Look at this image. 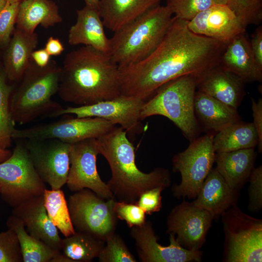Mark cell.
<instances>
[{
  "instance_id": "obj_16",
  "label": "cell",
  "mask_w": 262,
  "mask_h": 262,
  "mask_svg": "<svg viewBox=\"0 0 262 262\" xmlns=\"http://www.w3.org/2000/svg\"><path fill=\"white\" fill-rule=\"evenodd\" d=\"M130 229V234L135 241L141 262H190L201 260L202 251L183 247L173 234H169V246H164L158 243V237L150 221H146L142 225Z\"/></svg>"
},
{
  "instance_id": "obj_21",
  "label": "cell",
  "mask_w": 262,
  "mask_h": 262,
  "mask_svg": "<svg viewBox=\"0 0 262 262\" xmlns=\"http://www.w3.org/2000/svg\"><path fill=\"white\" fill-rule=\"evenodd\" d=\"M68 42L71 46L83 45L109 53L110 40L105 34L98 9L85 5L77 10L76 22L69 29Z\"/></svg>"
},
{
  "instance_id": "obj_13",
  "label": "cell",
  "mask_w": 262,
  "mask_h": 262,
  "mask_svg": "<svg viewBox=\"0 0 262 262\" xmlns=\"http://www.w3.org/2000/svg\"><path fill=\"white\" fill-rule=\"evenodd\" d=\"M25 145L39 176L52 190L66 183L71 144L54 138L26 139Z\"/></svg>"
},
{
  "instance_id": "obj_23",
  "label": "cell",
  "mask_w": 262,
  "mask_h": 262,
  "mask_svg": "<svg viewBox=\"0 0 262 262\" xmlns=\"http://www.w3.org/2000/svg\"><path fill=\"white\" fill-rule=\"evenodd\" d=\"M238 191L232 189L216 168H212L193 203L213 216L221 215L236 203Z\"/></svg>"
},
{
  "instance_id": "obj_1",
  "label": "cell",
  "mask_w": 262,
  "mask_h": 262,
  "mask_svg": "<svg viewBox=\"0 0 262 262\" xmlns=\"http://www.w3.org/2000/svg\"><path fill=\"white\" fill-rule=\"evenodd\" d=\"M188 22L174 16L151 54L119 69L121 94L146 100L167 82L187 75L197 77L219 64L227 44L194 33Z\"/></svg>"
},
{
  "instance_id": "obj_20",
  "label": "cell",
  "mask_w": 262,
  "mask_h": 262,
  "mask_svg": "<svg viewBox=\"0 0 262 262\" xmlns=\"http://www.w3.org/2000/svg\"><path fill=\"white\" fill-rule=\"evenodd\" d=\"M245 33L237 35L227 45L219 65L245 83L262 82V67L256 60Z\"/></svg>"
},
{
  "instance_id": "obj_26",
  "label": "cell",
  "mask_w": 262,
  "mask_h": 262,
  "mask_svg": "<svg viewBox=\"0 0 262 262\" xmlns=\"http://www.w3.org/2000/svg\"><path fill=\"white\" fill-rule=\"evenodd\" d=\"M256 157L253 148L216 153L215 168L229 186L238 191L249 179Z\"/></svg>"
},
{
  "instance_id": "obj_14",
  "label": "cell",
  "mask_w": 262,
  "mask_h": 262,
  "mask_svg": "<svg viewBox=\"0 0 262 262\" xmlns=\"http://www.w3.org/2000/svg\"><path fill=\"white\" fill-rule=\"evenodd\" d=\"M99 154L97 139L71 144L70 167L66 183L70 191L75 192L87 188L104 199L115 197L98 172L97 158Z\"/></svg>"
},
{
  "instance_id": "obj_18",
  "label": "cell",
  "mask_w": 262,
  "mask_h": 262,
  "mask_svg": "<svg viewBox=\"0 0 262 262\" xmlns=\"http://www.w3.org/2000/svg\"><path fill=\"white\" fill-rule=\"evenodd\" d=\"M12 215L23 222L31 235L61 251L62 239L48 215L43 195L33 197L14 207Z\"/></svg>"
},
{
  "instance_id": "obj_5",
  "label": "cell",
  "mask_w": 262,
  "mask_h": 262,
  "mask_svg": "<svg viewBox=\"0 0 262 262\" xmlns=\"http://www.w3.org/2000/svg\"><path fill=\"white\" fill-rule=\"evenodd\" d=\"M60 71L61 67L53 60L45 67L38 66L31 60L10 100L15 123L23 124L39 117H57L63 108L52 97L58 90Z\"/></svg>"
},
{
  "instance_id": "obj_9",
  "label": "cell",
  "mask_w": 262,
  "mask_h": 262,
  "mask_svg": "<svg viewBox=\"0 0 262 262\" xmlns=\"http://www.w3.org/2000/svg\"><path fill=\"white\" fill-rule=\"evenodd\" d=\"M213 136V134L208 133L197 137L185 150L173 157V171L179 172L181 179L179 184H174L172 186L175 197L196 198L215 162Z\"/></svg>"
},
{
  "instance_id": "obj_12",
  "label": "cell",
  "mask_w": 262,
  "mask_h": 262,
  "mask_svg": "<svg viewBox=\"0 0 262 262\" xmlns=\"http://www.w3.org/2000/svg\"><path fill=\"white\" fill-rule=\"evenodd\" d=\"M146 100L121 94L113 99L85 106L67 107L57 116L74 115L78 117H97L119 125L127 133L134 135L144 131L140 112Z\"/></svg>"
},
{
  "instance_id": "obj_8",
  "label": "cell",
  "mask_w": 262,
  "mask_h": 262,
  "mask_svg": "<svg viewBox=\"0 0 262 262\" xmlns=\"http://www.w3.org/2000/svg\"><path fill=\"white\" fill-rule=\"evenodd\" d=\"M46 189L25 144H16L10 156L0 163L2 198L15 207L33 197L43 195Z\"/></svg>"
},
{
  "instance_id": "obj_40",
  "label": "cell",
  "mask_w": 262,
  "mask_h": 262,
  "mask_svg": "<svg viewBox=\"0 0 262 262\" xmlns=\"http://www.w3.org/2000/svg\"><path fill=\"white\" fill-rule=\"evenodd\" d=\"M157 187L143 192L135 203L147 214H151L160 211L162 207V192L164 189Z\"/></svg>"
},
{
  "instance_id": "obj_33",
  "label": "cell",
  "mask_w": 262,
  "mask_h": 262,
  "mask_svg": "<svg viewBox=\"0 0 262 262\" xmlns=\"http://www.w3.org/2000/svg\"><path fill=\"white\" fill-rule=\"evenodd\" d=\"M98 260L100 262H136L123 239L115 232L106 239Z\"/></svg>"
},
{
  "instance_id": "obj_27",
  "label": "cell",
  "mask_w": 262,
  "mask_h": 262,
  "mask_svg": "<svg viewBox=\"0 0 262 262\" xmlns=\"http://www.w3.org/2000/svg\"><path fill=\"white\" fill-rule=\"evenodd\" d=\"M56 3L51 0H23L19 2L16 28L29 33L41 25L45 28L62 21Z\"/></svg>"
},
{
  "instance_id": "obj_31",
  "label": "cell",
  "mask_w": 262,
  "mask_h": 262,
  "mask_svg": "<svg viewBox=\"0 0 262 262\" xmlns=\"http://www.w3.org/2000/svg\"><path fill=\"white\" fill-rule=\"evenodd\" d=\"M43 196L44 206L54 225L65 237L74 234L76 230L71 222L64 192L61 189H46Z\"/></svg>"
},
{
  "instance_id": "obj_41",
  "label": "cell",
  "mask_w": 262,
  "mask_h": 262,
  "mask_svg": "<svg viewBox=\"0 0 262 262\" xmlns=\"http://www.w3.org/2000/svg\"><path fill=\"white\" fill-rule=\"evenodd\" d=\"M252 111L254 127L259 137L258 149L259 152L262 150V99L260 98L256 101L251 98Z\"/></svg>"
},
{
  "instance_id": "obj_32",
  "label": "cell",
  "mask_w": 262,
  "mask_h": 262,
  "mask_svg": "<svg viewBox=\"0 0 262 262\" xmlns=\"http://www.w3.org/2000/svg\"><path fill=\"white\" fill-rule=\"evenodd\" d=\"M4 73L0 74V148L7 149L12 145L16 128L10 107L12 87L6 82Z\"/></svg>"
},
{
  "instance_id": "obj_17",
  "label": "cell",
  "mask_w": 262,
  "mask_h": 262,
  "mask_svg": "<svg viewBox=\"0 0 262 262\" xmlns=\"http://www.w3.org/2000/svg\"><path fill=\"white\" fill-rule=\"evenodd\" d=\"M192 32L228 44L246 28L227 5L213 4L188 22Z\"/></svg>"
},
{
  "instance_id": "obj_45",
  "label": "cell",
  "mask_w": 262,
  "mask_h": 262,
  "mask_svg": "<svg viewBox=\"0 0 262 262\" xmlns=\"http://www.w3.org/2000/svg\"><path fill=\"white\" fill-rule=\"evenodd\" d=\"M51 262H74V261L60 252L52 259Z\"/></svg>"
},
{
  "instance_id": "obj_35",
  "label": "cell",
  "mask_w": 262,
  "mask_h": 262,
  "mask_svg": "<svg viewBox=\"0 0 262 262\" xmlns=\"http://www.w3.org/2000/svg\"><path fill=\"white\" fill-rule=\"evenodd\" d=\"M213 5L212 0H166V6L174 16L189 21L201 11Z\"/></svg>"
},
{
  "instance_id": "obj_37",
  "label": "cell",
  "mask_w": 262,
  "mask_h": 262,
  "mask_svg": "<svg viewBox=\"0 0 262 262\" xmlns=\"http://www.w3.org/2000/svg\"><path fill=\"white\" fill-rule=\"evenodd\" d=\"M19 2L7 1L0 12V46L7 45L11 38Z\"/></svg>"
},
{
  "instance_id": "obj_42",
  "label": "cell",
  "mask_w": 262,
  "mask_h": 262,
  "mask_svg": "<svg viewBox=\"0 0 262 262\" xmlns=\"http://www.w3.org/2000/svg\"><path fill=\"white\" fill-rule=\"evenodd\" d=\"M250 47L254 57L262 67V26L259 25L251 35Z\"/></svg>"
},
{
  "instance_id": "obj_38",
  "label": "cell",
  "mask_w": 262,
  "mask_h": 262,
  "mask_svg": "<svg viewBox=\"0 0 262 262\" xmlns=\"http://www.w3.org/2000/svg\"><path fill=\"white\" fill-rule=\"evenodd\" d=\"M114 211L117 218L125 221L130 228L141 225L146 221V214L136 203L116 200Z\"/></svg>"
},
{
  "instance_id": "obj_4",
  "label": "cell",
  "mask_w": 262,
  "mask_h": 262,
  "mask_svg": "<svg viewBox=\"0 0 262 262\" xmlns=\"http://www.w3.org/2000/svg\"><path fill=\"white\" fill-rule=\"evenodd\" d=\"M173 15L166 5L159 4L114 32L109 54L119 69L143 60L154 51L171 25Z\"/></svg>"
},
{
  "instance_id": "obj_2",
  "label": "cell",
  "mask_w": 262,
  "mask_h": 262,
  "mask_svg": "<svg viewBox=\"0 0 262 262\" xmlns=\"http://www.w3.org/2000/svg\"><path fill=\"white\" fill-rule=\"evenodd\" d=\"M57 93L78 106L116 98L121 94L119 68L109 53L82 46L66 55Z\"/></svg>"
},
{
  "instance_id": "obj_36",
  "label": "cell",
  "mask_w": 262,
  "mask_h": 262,
  "mask_svg": "<svg viewBox=\"0 0 262 262\" xmlns=\"http://www.w3.org/2000/svg\"><path fill=\"white\" fill-rule=\"evenodd\" d=\"M16 234L11 228L0 233V262H22Z\"/></svg>"
},
{
  "instance_id": "obj_43",
  "label": "cell",
  "mask_w": 262,
  "mask_h": 262,
  "mask_svg": "<svg viewBox=\"0 0 262 262\" xmlns=\"http://www.w3.org/2000/svg\"><path fill=\"white\" fill-rule=\"evenodd\" d=\"M44 49L50 56L59 55L65 50L64 46L61 41L52 36L48 38Z\"/></svg>"
},
{
  "instance_id": "obj_34",
  "label": "cell",
  "mask_w": 262,
  "mask_h": 262,
  "mask_svg": "<svg viewBox=\"0 0 262 262\" xmlns=\"http://www.w3.org/2000/svg\"><path fill=\"white\" fill-rule=\"evenodd\" d=\"M227 5L246 28L262 20V0H230Z\"/></svg>"
},
{
  "instance_id": "obj_47",
  "label": "cell",
  "mask_w": 262,
  "mask_h": 262,
  "mask_svg": "<svg viewBox=\"0 0 262 262\" xmlns=\"http://www.w3.org/2000/svg\"><path fill=\"white\" fill-rule=\"evenodd\" d=\"M100 0H84L85 5L98 9Z\"/></svg>"
},
{
  "instance_id": "obj_28",
  "label": "cell",
  "mask_w": 262,
  "mask_h": 262,
  "mask_svg": "<svg viewBox=\"0 0 262 262\" xmlns=\"http://www.w3.org/2000/svg\"><path fill=\"white\" fill-rule=\"evenodd\" d=\"M215 153L254 148L259 137L253 123L242 121L228 126L216 133L213 138Z\"/></svg>"
},
{
  "instance_id": "obj_39",
  "label": "cell",
  "mask_w": 262,
  "mask_h": 262,
  "mask_svg": "<svg viewBox=\"0 0 262 262\" xmlns=\"http://www.w3.org/2000/svg\"><path fill=\"white\" fill-rule=\"evenodd\" d=\"M248 209L252 212L260 210L262 207V166L254 168L249 178Z\"/></svg>"
},
{
  "instance_id": "obj_48",
  "label": "cell",
  "mask_w": 262,
  "mask_h": 262,
  "mask_svg": "<svg viewBox=\"0 0 262 262\" xmlns=\"http://www.w3.org/2000/svg\"><path fill=\"white\" fill-rule=\"evenodd\" d=\"M213 4L227 5L230 0H212Z\"/></svg>"
},
{
  "instance_id": "obj_6",
  "label": "cell",
  "mask_w": 262,
  "mask_h": 262,
  "mask_svg": "<svg viewBox=\"0 0 262 262\" xmlns=\"http://www.w3.org/2000/svg\"><path fill=\"white\" fill-rule=\"evenodd\" d=\"M196 89V77L192 75L182 76L167 82L145 101L140 119L156 115L165 116L192 142L199 133L194 111Z\"/></svg>"
},
{
  "instance_id": "obj_7",
  "label": "cell",
  "mask_w": 262,
  "mask_h": 262,
  "mask_svg": "<svg viewBox=\"0 0 262 262\" xmlns=\"http://www.w3.org/2000/svg\"><path fill=\"white\" fill-rule=\"evenodd\" d=\"M225 234L224 262L262 261V220L241 211L236 203L221 215Z\"/></svg>"
},
{
  "instance_id": "obj_29",
  "label": "cell",
  "mask_w": 262,
  "mask_h": 262,
  "mask_svg": "<svg viewBox=\"0 0 262 262\" xmlns=\"http://www.w3.org/2000/svg\"><path fill=\"white\" fill-rule=\"evenodd\" d=\"M6 224L8 228L12 229L16 234L23 262H51L61 252L31 235L23 222L15 216H10Z\"/></svg>"
},
{
  "instance_id": "obj_22",
  "label": "cell",
  "mask_w": 262,
  "mask_h": 262,
  "mask_svg": "<svg viewBox=\"0 0 262 262\" xmlns=\"http://www.w3.org/2000/svg\"><path fill=\"white\" fill-rule=\"evenodd\" d=\"M194 111L197 122L214 135L228 126L242 121L237 109L202 92H196Z\"/></svg>"
},
{
  "instance_id": "obj_11",
  "label": "cell",
  "mask_w": 262,
  "mask_h": 262,
  "mask_svg": "<svg viewBox=\"0 0 262 262\" xmlns=\"http://www.w3.org/2000/svg\"><path fill=\"white\" fill-rule=\"evenodd\" d=\"M116 126L108 120L97 117H71L25 129H16L13 138H54L73 144L88 139H98Z\"/></svg>"
},
{
  "instance_id": "obj_46",
  "label": "cell",
  "mask_w": 262,
  "mask_h": 262,
  "mask_svg": "<svg viewBox=\"0 0 262 262\" xmlns=\"http://www.w3.org/2000/svg\"><path fill=\"white\" fill-rule=\"evenodd\" d=\"M11 154V151L0 148V163L8 159Z\"/></svg>"
},
{
  "instance_id": "obj_44",
  "label": "cell",
  "mask_w": 262,
  "mask_h": 262,
  "mask_svg": "<svg viewBox=\"0 0 262 262\" xmlns=\"http://www.w3.org/2000/svg\"><path fill=\"white\" fill-rule=\"evenodd\" d=\"M50 57L45 49H42L33 51L31 54V60L38 66L45 67L49 64Z\"/></svg>"
},
{
  "instance_id": "obj_49",
  "label": "cell",
  "mask_w": 262,
  "mask_h": 262,
  "mask_svg": "<svg viewBox=\"0 0 262 262\" xmlns=\"http://www.w3.org/2000/svg\"><path fill=\"white\" fill-rule=\"evenodd\" d=\"M6 2L5 0H0V12L5 6Z\"/></svg>"
},
{
  "instance_id": "obj_50",
  "label": "cell",
  "mask_w": 262,
  "mask_h": 262,
  "mask_svg": "<svg viewBox=\"0 0 262 262\" xmlns=\"http://www.w3.org/2000/svg\"><path fill=\"white\" fill-rule=\"evenodd\" d=\"M6 1L9 2H20L23 0H5Z\"/></svg>"
},
{
  "instance_id": "obj_10",
  "label": "cell",
  "mask_w": 262,
  "mask_h": 262,
  "mask_svg": "<svg viewBox=\"0 0 262 262\" xmlns=\"http://www.w3.org/2000/svg\"><path fill=\"white\" fill-rule=\"evenodd\" d=\"M115 197L104 199L84 188L70 196L67 204L73 226L76 231L86 232L105 241L115 232L117 219Z\"/></svg>"
},
{
  "instance_id": "obj_3",
  "label": "cell",
  "mask_w": 262,
  "mask_h": 262,
  "mask_svg": "<svg viewBox=\"0 0 262 262\" xmlns=\"http://www.w3.org/2000/svg\"><path fill=\"white\" fill-rule=\"evenodd\" d=\"M97 140L99 153L106 159L111 171L107 184L118 201L135 203L146 191L170 186L168 169L157 167L146 173L138 168L134 147L121 127L116 126Z\"/></svg>"
},
{
  "instance_id": "obj_25",
  "label": "cell",
  "mask_w": 262,
  "mask_h": 262,
  "mask_svg": "<svg viewBox=\"0 0 262 262\" xmlns=\"http://www.w3.org/2000/svg\"><path fill=\"white\" fill-rule=\"evenodd\" d=\"M35 32L29 33L16 28L7 45L4 61V74L12 81L21 79L31 61V54L37 46Z\"/></svg>"
},
{
  "instance_id": "obj_24",
  "label": "cell",
  "mask_w": 262,
  "mask_h": 262,
  "mask_svg": "<svg viewBox=\"0 0 262 262\" xmlns=\"http://www.w3.org/2000/svg\"><path fill=\"white\" fill-rule=\"evenodd\" d=\"M162 0H100L98 11L104 27L115 32L136 19Z\"/></svg>"
},
{
  "instance_id": "obj_30",
  "label": "cell",
  "mask_w": 262,
  "mask_h": 262,
  "mask_svg": "<svg viewBox=\"0 0 262 262\" xmlns=\"http://www.w3.org/2000/svg\"><path fill=\"white\" fill-rule=\"evenodd\" d=\"M105 241L80 231L62 240L61 251L74 262H90L98 258Z\"/></svg>"
},
{
  "instance_id": "obj_19",
  "label": "cell",
  "mask_w": 262,
  "mask_h": 262,
  "mask_svg": "<svg viewBox=\"0 0 262 262\" xmlns=\"http://www.w3.org/2000/svg\"><path fill=\"white\" fill-rule=\"evenodd\" d=\"M245 83L219 64L196 77L198 91L236 109L245 96Z\"/></svg>"
},
{
  "instance_id": "obj_15",
  "label": "cell",
  "mask_w": 262,
  "mask_h": 262,
  "mask_svg": "<svg viewBox=\"0 0 262 262\" xmlns=\"http://www.w3.org/2000/svg\"><path fill=\"white\" fill-rule=\"evenodd\" d=\"M214 217L207 211L184 200L169 213L167 232L175 236L183 247L200 250Z\"/></svg>"
}]
</instances>
